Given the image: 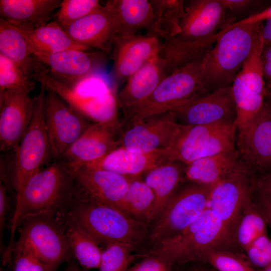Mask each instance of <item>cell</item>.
I'll return each mask as SVG.
<instances>
[{
    "label": "cell",
    "mask_w": 271,
    "mask_h": 271,
    "mask_svg": "<svg viewBox=\"0 0 271 271\" xmlns=\"http://www.w3.org/2000/svg\"><path fill=\"white\" fill-rule=\"evenodd\" d=\"M186 165L178 161H170L153 168L142 177L153 191L154 207L150 222L155 221L180 186L185 181Z\"/></svg>",
    "instance_id": "obj_26"
},
{
    "label": "cell",
    "mask_w": 271,
    "mask_h": 271,
    "mask_svg": "<svg viewBox=\"0 0 271 271\" xmlns=\"http://www.w3.org/2000/svg\"><path fill=\"white\" fill-rule=\"evenodd\" d=\"M1 271H2V270H1Z\"/></svg>",
    "instance_id": "obj_53"
},
{
    "label": "cell",
    "mask_w": 271,
    "mask_h": 271,
    "mask_svg": "<svg viewBox=\"0 0 271 271\" xmlns=\"http://www.w3.org/2000/svg\"><path fill=\"white\" fill-rule=\"evenodd\" d=\"M173 112L178 123L185 126L235 122L236 118L230 87L200 96Z\"/></svg>",
    "instance_id": "obj_18"
},
{
    "label": "cell",
    "mask_w": 271,
    "mask_h": 271,
    "mask_svg": "<svg viewBox=\"0 0 271 271\" xmlns=\"http://www.w3.org/2000/svg\"><path fill=\"white\" fill-rule=\"evenodd\" d=\"M236 132L235 122L181 125L172 146L167 151L168 159L188 165L204 157L234 150Z\"/></svg>",
    "instance_id": "obj_6"
},
{
    "label": "cell",
    "mask_w": 271,
    "mask_h": 271,
    "mask_svg": "<svg viewBox=\"0 0 271 271\" xmlns=\"http://www.w3.org/2000/svg\"><path fill=\"white\" fill-rule=\"evenodd\" d=\"M227 28L202 41L185 42L175 37L164 40L161 44L158 54L166 62L172 73L205 55Z\"/></svg>",
    "instance_id": "obj_30"
},
{
    "label": "cell",
    "mask_w": 271,
    "mask_h": 271,
    "mask_svg": "<svg viewBox=\"0 0 271 271\" xmlns=\"http://www.w3.org/2000/svg\"><path fill=\"white\" fill-rule=\"evenodd\" d=\"M255 197L253 200L259 211L264 218L267 225L271 229V199L264 193L253 187ZM253 196V195H252Z\"/></svg>",
    "instance_id": "obj_42"
},
{
    "label": "cell",
    "mask_w": 271,
    "mask_h": 271,
    "mask_svg": "<svg viewBox=\"0 0 271 271\" xmlns=\"http://www.w3.org/2000/svg\"><path fill=\"white\" fill-rule=\"evenodd\" d=\"M270 18H271V6L244 19L236 21L234 25L262 23Z\"/></svg>",
    "instance_id": "obj_48"
},
{
    "label": "cell",
    "mask_w": 271,
    "mask_h": 271,
    "mask_svg": "<svg viewBox=\"0 0 271 271\" xmlns=\"http://www.w3.org/2000/svg\"><path fill=\"white\" fill-rule=\"evenodd\" d=\"M251 171L241 161L228 177L212 188L208 207L222 222L229 240L237 244L236 233L246 204L252 199Z\"/></svg>",
    "instance_id": "obj_9"
},
{
    "label": "cell",
    "mask_w": 271,
    "mask_h": 271,
    "mask_svg": "<svg viewBox=\"0 0 271 271\" xmlns=\"http://www.w3.org/2000/svg\"><path fill=\"white\" fill-rule=\"evenodd\" d=\"M145 258L126 271H173V265L166 259L158 256Z\"/></svg>",
    "instance_id": "obj_41"
},
{
    "label": "cell",
    "mask_w": 271,
    "mask_h": 271,
    "mask_svg": "<svg viewBox=\"0 0 271 271\" xmlns=\"http://www.w3.org/2000/svg\"><path fill=\"white\" fill-rule=\"evenodd\" d=\"M262 50L260 32L253 52L230 87L236 108L237 130L253 120L264 105L266 84L261 61Z\"/></svg>",
    "instance_id": "obj_10"
},
{
    "label": "cell",
    "mask_w": 271,
    "mask_h": 271,
    "mask_svg": "<svg viewBox=\"0 0 271 271\" xmlns=\"http://www.w3.org/2000/svg\"><path fill=\"white\" fill-rule=\"evenodd\" d=\"M10 198L6 186L1 182L0 184V236L1 241L3 236L5 226L6 215L9 209Z\"/></svg>",
    "instance_id": "obj_43"
},
{
    "label": "cell",
    "mask_w": 271,
    "mask_h": 271,
    "mask_svg": "<svg viewBox=\"0 0 271 271\" xmlns=\"http://www.w3.org/2000/svg\"><path fill=\"white\" fill-rule=\"evenodd\" d=\"M71 171L77 184L83 192L102 204L123 211L131 178L88 166Z\"/></svg>",
    "instance_id": "obj_20"
},
{
    "label": "cell",
    "mask_w": 271,
    "mask_h": 271,
    "mask_svg": "<svg viewBox=\"0 0 271 271\" xmlns=\"http://www.w3.org/2000/svg\"><path fill=\"white\" fill-rule=\"evenodd\" d=\"M106 54L101 51L70 50L33 56L47 67L50 77L72 89L102 68Z\"/></svg>",
    "instance_id": "obj_15"
},
{
    "label": "cell",
    "mask_w": 271,
    "mask_h": 271,
    "mask_svg": "<svg viewBox=\"0 0 271 271\" xmlns=\"http://www.w3.org/2000/svg\"><path fill=\"white\" fill-rule=\"evenodd\" d=\"M65 271H86L78 264L73 259H71L68 262V264L65 268Z\"/></svg>",
    "instance_id": "obj_50"
},
{
    "label": "cell",
    "mask_w": 271,
    "mask_h": 271,
    "mask_svg": "<svg viewBox=\"0 0 271 271\" xmlns=\"http://www.w3.org/2000/svg\"><path fill=\"white\" fill-rule=\"evenodd\" d=\"M154 204V193L143 178H131L125 198L123 212L138 220L148 223Z\"/></svg>",
    "instance_id": "obj_33"
},
{
    "label": "cell",
    "mask_w": 271,
    "mask_h": 271,
    "mask_svg": "<svg viewBox=\"0 0 271 271\" xmlns=\"http://www.w3.org/2000/svg\"><path fill=\"white\" fill-rule=\"evenodd\" d=\"M174 271H218L207 262L201 261H189L177 265Z\"/></svg>",
    "instance_id": "obj_46"
},
{
    "label": "cell",
    "mask_w": 271,
    "mask_h": 271,
    "mask_svg": "<svg viewBox=\"0 0 271 271\" xmlns=\"http://www.w3.org/2000/svg\"><path fill=\"white\" fill-rule=\"evenodd\" d=\"M68 207L67 215L98 244L123 242L135 246L149 235L148 223L96 201L79 187Z\"/></svg>",
    "instance_id": "obj_2"
},
{
    "label": "cell",
    "mask_w": 271,
    "mask_h": 271,
    "mask_svg": "<svg viewBox=\"0 0 271 271\" xmlns=\"http://www.w3.org/2000/svg\"><path fill=\"white\" fill-rule=\"evenodd\" d=\"M262 72L266 87H271V46L263 49L261 55Z\"/></svg>",
    "instance_id": "obj_45"
},
{
    "label": "cell",
    "mask_w": 271,
    "mask_h": 271,
    "mask_svg": "<svg viewBox=\"0 0 271 271\" xmlns=\"http://www.w3.org/2000/svg\"><path fill=\"white\" fill-rule=\"evenodd\" d=\"M77 184L71 170L59 160L33 175L16 194V204L11 225V238L5 255H12L15 231L26 218L39 215L54 216L68 206Z\"/></svg>",
    "instance_id": "obj_1"
},
{
    "label": "cell",
    "mask_w": 271,
    "mask_h": 271,
    "mask_svg": "<svg viewBox=\"0 0 271 271\" xmlns=\"http://www.w3.org/2000/svg\"><path fill=\"white\" fill-rule=\"evenodd\" d=\"M236 21L221 0L190 1L185 3L181 31L175 37L185 42L207 40Z\"/></svg>",
    "instance_id": "obj_12"
},
{
    "label": "cell",
    "mask_w": 271,
    "mask_h": 271,
    "mask_svg": "<svg viewBox=\"0 0 271 271\" xmlns=\"http://www.w3.org/2000/svg\"><path fill=\"white\" fill-rule=\"evenodd\" d=\"M254 186L271 199V171L254 178Z\"/></svg>",
    "instance_id": "obj_47"
},
{
    "label": "cell",
    "mask_w": 271,
    "mask_h": 271,
    "mask_svg": "<svg viewBox=\"0 0 271 271\" xmlns=\"http://www.w3.org/2000/svg\"><path fill=\"white\" fill-rule=\"evenodd\" d=\"M240 161L260 175L271 171V109L266 103L258 114L237 130Z\"/></svg>",
    "instance_id": "obj_16"
},
{
    "label": "cell",
    "mask_w": 271,
    "mask_h": 271,
    "mask_svg": "<svg viewBox=\"0 0 271 271\" xmlns=\"http://www.w3.org/2000/svg\"><path fill=\"white\" fill-rule=\"evenodd\" d=\"M263 41V49L271 46V18L265 20L261 31Z\"/></svg>",
    "instance_id": "obj_49"
},
{
    "label": "cell",
    "mask_w": 271,
    "mask_h": 271,
    "mask_svg": "<svg viewBox=\"0 0 271 271\" xmlns=\"http://www.w3.org/2000/svg\"><path fill=\"white\" fill-rule=\"evenodd\" d=\"M169 162L166 151L145 153L120 147L103 158L85 166L133 178L142 177L149 171Z\"/></svg>",
    "instance_id": "obj_23"
},
{
    "label": "cell",
    "mask_w": 271,
    "mask_h": 271,
    "mask_svg": "<svg viewBox=\"0 0 271 271\" xmlns=\"http://www.w3.org/2000/svg\"><path fill=\"white\" fill-rule=\"evenodd\" d=\"M35 86L18 65L0 54V91L21 89L30 92Z\"/></svg>",
    "instance_id": "obj_37"
},
{
    "label": "cell",
    "mask_w": 271,
    "mask_h": 271,
    "mask_svg": "<svg viewBox=\"0 0 271 271\" xmlns=\"http://www.w3.org/2000/svg\"><path fill=\"white\" fill-rule=\"evenodd\" d=\"M259 271H271V264L269 266H267L266 267L261 269L260 270H259Z\"/></svg>",
    "instance_id": "obj_52"
},
{
    "label": "cell",
    "mask_w": 271,
    "mask_h": 271,
    "mask_svg": "<svg viewBox=\"0 0 271 271\" xmlns=\"http://www.w3.org/2000/svg\"><path fill=\"white\" fill-rule=\"evenodd\" d=\"M21 89L0 91V150L17 149L32 120L34 99Z\"/></svg>",
    "instance_id": "obj_17"
},
{
    "label": "cell",
    "mask_w": 271,
    "mask_h": 271,
    "mask_svg": "<svg viewBox=\"0 0 271 271\" xmlns=\"http://www.w3.org/2000/svg\"><path fill=\"white\" fill-rule=\"evenodd\" d=\"M65 31L78 44L106 54L112 50L117 36L114 18L105 5L73 23Z\"/></svg>",
    "instance_id": "obj_21"
},
{
    "label": "cell",
    "mask_w": 271,
    "mask_h": 271,
    "mask_svg": "<svg viewBox=\"0 0 271 271\" xmlns=\"http://www.w3.org/2000/svg\"><path fill=\"white\" fill-rule=\"evenodd\" d=\"M20 30L33 56L51 55L70 50H90L73 40L57 21L31 31Z\"/></svg>",
    "instance_id": "obj_29"
},
{
    "label": "cell",
    "mask_w": 271,
    "mask_h": 271,
    "mask_svg": "<svg viewBox=\"0 0 271 271\" xmlns=\"http://www.w3.org/2000/svg\"><path fill=\"white\" fill-rule=\"evenodd\" d=\"M0 54L8 58L22 70L28 78L36 80L48 70L33 55L21 30L3 19H0Z\"/></svg>",
    "instance_id": "obj_28"
},
{
    "label": "cell",
    "mask_w": 271,
    "mask_h": 271,
    "mask_svg": "<svg viewBox=\"0 0 271 271\" xmlns=\"http://www.w3.org/2000/svg\"><path fill=\"white\" fill-rule=\"evenodd\" d=\"M61 0H1V18L26 31H31L49 23Z\"/></svg>",
    "instance_id": "obj_24"
},
{
    "label": "cell",
    "mask_w": 271,
    "mask_h": 271,
    "mask_svg": "<svg viewBox=\"0 0 271 271\" xmlns=\"http://www.w3.org/2000/svg\"><path fill=\"white\" fill-rule=\"evenodd\" d=\"M241 161L237 149L198 159L186 165V182L212 188L231 174Z\"/></svg>",
    "instance_id": "obj_25"
},
{
    "label": "cell",
    "mask_w": 271,
    "mask_h": 271,
    "mask_svg": "<svg viewBox=\"0 0 271 271\" xmlns=\"http://www.w3.org/2000/svg\"><path fill=\"white\" fill-rule=\"evenodd\" d=\"M268 98L270 101V104L266 103L271 109V87H266V96L265 98Z\"/></svg>",
    "instance_id": "obj_51"
},
{
    "label": "cell",
    "mask_w": 271,
    "mask_h": 271,
    "mask_svg": "<svg viewBox=\"0 0 271 271\" xmlns=\"http://www.w3.org/2000/svg\"><path fill=\"white\" fill-rule=\"evenodd\" d=\"M16 243L33 250L40 260L55 271L74 256L65 229L54 216L39 215L25 218L19 226Z\"/></svg>",
    "instance_id": "obj_8"
},
{
    "label": "cell",
    "mask_w": 271,
    "mask_h": 271,
    "mask_svg": "<svg viewBox=\"0 0 271 271\" xmlns=\"http://www.w3.org/2000/svg\"><path fill=\"white\" fill-rule=\"evenodd\" d=\"M134 246L123 242L111 243L102 251L99 271H126Z\"/></svg>",
    "instance_id": "obj_38"
},
{
    "label": "cell",
    "mask_w": 271,
    "mask_h": 271,
    "mask_svg": "<svg viewBox=\"0 0 271 271\" xmlns=\"http://www.w3.org/2000/svg\"><path fill=\"white\" fill-rule=\"evenodd\" d=\"M170 74L168 65L158 54L134 73L117 93L118 106L123 110L143 102Z\"/></svg>",
    "instance_id": "obj_22"
},
{
    "label": "cell",
    "mask_w": 271,
    "mask_h": 271,
    "mask_svg": "<svg viewBox=\"0 0 271 271\" xmlns=\"http://www.w3.org/2000/svg\"><path fill=\"white\" fill-rule=\"evenodd\" d=\"M13 254L14 271H55L41 261L33 250L25 245L15 243Z\"/></svg>",
    "instance_id": "obj_39"
},
{
    "label": "cell",
    "mask_w": 271,
    "mask_h": 271,
    "mask_svg": "<svg viewBox=\"0 0 271 271\" xmlns=\"http://www.w3.org/2000/svg\"><path fill=\"white\" fill-rule=\"evenodd\" d=\"M179 187L148 235L153 246L187 227L208 207L212 188L187 182Z\"/></svg>",
    "instance_id": "obj_7"
},
{
    "label": "cell",
    "mask_w": 271,
    "mask_h": 271,
    "mask_svg": "<svg viewBox=\"0 0 271 271\" xmlns=\"http://www.w3.org/2000/svg\"><path fill=\"white\" fill-rule=\"evenodd\" d=\"M180 127L173 111L152 116L126 127L120 147L145 153L167 151L172 146Z\"/></svg>",
    "instance_id": "obj_13"
},
{
    "label": "cell",
    "mask_w": 271,
    "mask_h": 271,
    "mask_svg": "<svg viewBox=\"0 0 271 271\" xmlns=\"http://www.w3.org/2000/svg\"><path fill=\"white\" fill-rule=\"evenodd\" d=\"M230 14L240 13L253 7L257 2L250 0H221Z\"/></svg>",
    "instance_id": "obj_44"
},
{
    "label": "cell",
    "mask_w": 271,
    "mask_h": 271,
    "mask_svg": "<svg viewBox=\"0 0 271 271\" xmlns=\"http://www.w3.org/2000/svg\"><path fill=\"white\" fill-rule=\"evenodd\" d=\"M160 45L156 35L117 36L112 50L111 75L115 84L126 82L149 60L158 54Z\"/></svg>",
    "instance_id": "obj_19"
},
{
    "label": "cell",
    "mask_w": 271,
    "mask_h": 271,
    "mask_svg": "<svg viewBox=\"0 0 271 271\" xmlns=\"http://www.w3.org/2000/svg\"><path fill=\"white\" fill-rule=\"evenodd\" d=\"M122 132L119 120L92 123L58 160L71 170L88 165L119 147Z\"/></svg>",
    "instance_id": "obj_14"
},
{
    "label": "cell",
    "mask_w": 271,
    "mask_h": 271,
    "mask_svg": "<svg viewBox=\"0 0 271 271\" xmlns=\"http://www.w3.org/2000/svg\"><path fill=\"white\" fill-rule=\"evenodd\" d=\"M206 53L168 75L145 101L123 110L126 127L149 117L173 111L208 94L202 81Z\"/></svg>",
    "instance_id": "obj_4"
},
{
    "label": "cell",
    "mask_w": 271,
    "mask_h": 271,
    "mask_svg": "<svg viewBox=\"0 0 271 271\" xmlns=\"http://www.w3.org/2000/svg\"><path fill=\"white\" fill-rule=\"evenodd\" d=\"M262 23L230 26L206 54L203 84L208 93L230 87L250 56Z\"/></svg>",
    "instance_id": "obj_3"
},
{
    "label": "cell",
    "mask_w": 271,
    "mask_h": 271,
    "mask_svg": "<svg viewBox=\"0 0 271 271\" xmlns=\"http://www.w3.org/2000/svg\"><path fill=\"white\" fill-rule=\"evenodd\" d=\"M154 15L152 35L164 40L181 32L180 22L185 10L183 0H150Z\"/></svg>",
    "instance_id": "obj_32"
},
{
    "label": "cell",
    "mask_w": 271,
    "mask_h": 271,
    "mask_svg": "<svg viewBox=\"0 0 271 271\" xmlns=\"http://www.w3.org/2000/svg\"><path fill=\"white\" fill-rule=\"evenodd\" d=\"M46 88L45 124L52 157L56 160L94 122L75 111L54 91Z\"/></svg>",
    "instance_id": "obj_11"
},
{
    "label": "cell",
    "mask_w": 271,
    "mask_h": 271,
    "mask_svg": "<svg viewBox=\"0 0 271 271\" xmlns=\"http://www.w3.org/2000/svg\"><path fill=\"white\" fill-rule=\"evenodd\" d=\"M97 0H63L57 15V22L65 30L70 26L101 9Z\"/></svg>",
    "instance_id": "obj_35"
},
{
    "label": "cell",
    "mask_w": 271,
    "mask_h": 271,
    "mask_svg": "<svg viewBox=\"0 0 271 271\" xmlns=\"http://www.w3.org/2000/svg\"><path fill=\"white\" fill-rule=\"evenodd\" d=\"M200 261L207 262L218 271H259L252 268L240 255L227 250H207Z\"/></svg>",
    "instance_id": "obj_36"
},
{
    "label": "cell",
    "mask_w": 271,
    "mask_h": 271,
    "mask_svg": "<svg viewBox=\"0 0 271 271\" xmlns=\"http://www.w3.org/2000/svg\"><path fill=\"white\" fill-rule=\"evenodd\" d=\"M105 6L114 18L117 36L136 35L142 30L152 35L153 10L149 0H109Z\"/></svg>",
    "instance_id": "obj_27"
},
{
    "label": "cell",
    "mask_w": 271,
    "mask_h": 271,
    "mask_svg": "<svg viewBox=\"0 0 271 271\" xmlns=\"http://www.w3.org/2000/svg\"><path fill=\"white\" fill-rule=\"evenodd\" d=\"M267 224L253 196L246 204L236 233L237 245L244 250L256 238L267 234Z\"/></svg>",
    "instance_id": "obj_34"
},
{
    "label": "cell",
    "mask_w": 271,
    "mask_h": 271,
    "mask_svg": "<svg viewBox=\"0 0 271 271\" xmlns=\"http://www.w3.org/2000/svg\"><path fill=\"white\" fill-rule=\"evenodd\" d=\"M62 222L74 256L80 266L87 269L98 268L102 251L99 244L68 215Z\"/></svg>",
    "instance_id": "obj_31"
},
{
    "label": "cell",
    "mask_w": 271,
    "mask_h": 271,
    "mask_svg": "<svg viewBox=\"0 0 271 271\" xmlns=\"http://www.w3.org/2000/svg\"><path fill=\"white\" fill-rule=\"evenodd\" d=\"M46 88L41 84L34 98L33 114L30 124L11 162V181L18 194L27 181L43 169L50 158L51 150L45 124Z\"/></svg>",
    "instance_id": "obj_5"
},
{
    "label": "cell",
    "mask_w": 271,
    "mask_h": 271,
    "mask_svg": "<svg viewBox=\"0 0 271 271\" xmlns=\"http://www.w3.org/2000/svg\"><path fill=\"white\" fill-rule=\"evenodd\" d=\"M244 251L251 264L262 269L271 264V239L267 234L256 238Z\"/></svg>",
    "instance_id": "obj_40"
}]
</instances>
